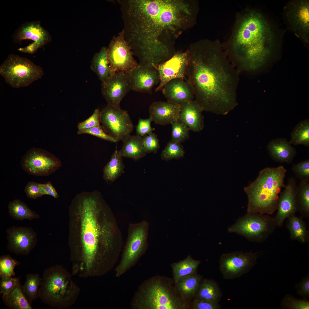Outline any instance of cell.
Instances as JSON below:
<instances>
[{
  "instance_id": "obj_1",
  "label": "cell",
  "mask_w": 309,
  "mask_h": 309,
  "mask_svg": "<svg viewBox=\"0 0 309 309\" xmlns=\"http://www.w3.org/2000/svg\"><path fill=\"white\" fill-rule=\"evenodd\" d=\"M70 209L78 216L79 239L70 246L72 273L83 278L98 276L122 243L116 219L98 191L78 194Z\"/></svg>"
},
{
  "instance_id": "obj_2",
  "label": "cell",
  "mask_w": 309,
  "mask_h": 309,
  "mask_svg": "<svg viewBox=\"0 0 309 309\" xmlns=\"http://www.w3.org/2000/svg\"><path fill=\"white\" fill-rule=\"evenodd\" d=\"M124 37L140 64L153 66L171 58L166 35L181 28L190 15L188 6L176 0L119 1Z\"/></svg>"
},
{
  "instance_id": "obj_3",
  "label": "cell",
  "mask_w": 309,
  "mask_h": 309,
  "mask_svg": "<svg viewBox=\"0 0 309 309\" xmlns=\"http://www.w3.org/2000/svg\"><path fill=\"white\" fill-rule=\"evenodd\" d=\"M188 52L186 78L203 110L225 115L237 106L239 72L219 41Z\"/></svg>"
},
{
  "instance_id": "obj_4",
  "label": "cell",
  "mask_w": 309,
  "mask_h": 309,
  "mask_svg": "<svg viewBox=\"0 0 309 309\" xmlns=\"http://www.w3.org/2000/svg\"><path fill=\"white\" fill-rule=\"evenodd\" d=\"M276 34L261 13L247 9L237 16L231 34L223 47L229 61L239 71L255 72L276 59Z\"/></svg>"
},
{
  "instance_id": "obj_5",
  "label": "cell",
  "mask_w": 309,
  "mask_h": 309,
  "mask_svg": "<svg viewBox=\"0 0 309 309\" xmlns=\"http://www.w3.org/2000/svg\"><path fill=\"white\" fill-rule=\"evenodd\" d=\"M287 171L282 165L265 168L255 181L244 188L248 200L247 212L271 215L277 210L279 193L286 185Z\"/></svg>"
},
{
  "instance_id": "obj_6",
  "label": "cell",
  "mask_w": 309,
  "mask_h": 309,
  "mask_svg": "<svg viewBox=\"0 0 309 309\" xmlns=\"http://www.w3.org/2000/svg\"><path fill=\"white\" fill-rule=\"evenodd\" d=\"M80 289L70 273L62 266L44 270L39 290V298L44 303L58 309L73 305L79 297Z\"/></svg>"
},
{
  "instance_id": "obj_7",
  "label": "cell",
  "mask_w": 309,
  "mask_h": 309,
  "mask_svg": "<svg viewBox=\"0 0 309 309\" xmlns=\"http://www.w3.org/2000/svg\"><path fill=\"white\" fill-rule=\"evenodd\" d=\"M0 74L10 86L18 88L41 78L43 72L41 67L27 58L11 54L0 66Z\"/></svg>"
},
{
  "instance_id": "obj_8",
  "label": "cell",
  "mask_w": 309,
  "mask_h": 309,
  "mask_svg": "<svg viewBox=\"0 0 309 309\" xmlns=\"http://www.w3.org/2000/svg\"><path fill=\"white\" fill-rule=\"evenodd\" d=\"M270 215L247 212L229 227L227 231L240 235L250 241L262 243L273 233L277 227L274 217Z\"/></svg>"
},
{
  "instance_id": "obj_9",
  "label": "cell",
  "mask_w": 309,
  "mask_h": 309,
  "mask_svg": "<svg viewBox=\"0 0 309 309\" xmlns=\"http://www.w3.org/2000/svg\"><path fill=\"white\" fill-rule=\"evenodd\" d=\"M171 285L157 280L151 283L145 293L144 303L150 309H185L189 305Z\"/></svg>"
},
{
  "instance_id": "obj_10",
  "label": "cell",
  "mask_w": 309,
  "mask_h": 309,
  "mask_svg": "<svg viewBox=\"0 0 309 309\" xmlns=\"http://www.w3.org/2000/svg\"><path fill=\"white\" fill-rule=\"evenodd\" d=\"M149 226V223L145 220L129 224L122 259L116 269L117 276L123 273L144 251L147 245Z\"/></svg>"
},
{
  "instance_id": "obj_11",
  "label": "cell",
  "mask_w": 309,
  "mask_h": 309,
  "mask_svg": "<svg viewBox=\"0 0 309 309\" xmlns=\"http://www.w3.org/2000/svg\"><path fill=\"white\" fill-rule=\"evenodd\" d=\"M283 17L290 30L307 46L309 43V2L292 0L285 6Z\"/></svg>"
},
{
  "instance_id": "obj_12",
  "label": "cell",
  "mask_w": 309,
  "mask_h": 309,
  "mask_svg": "<svg viewBox=\"0 0 309 309\" xmlns=\"http://www.w3.org/2000/svg\"><path fill=\"white\" fill-rule=\"evenodd\" d=\"M100 122L103 130L117 142L126 139L134 128L126 110L108 104L101 111Z\"/></svg>"
},
{
  "instance_id": "obj_13",
  "label": "cell",
  "mask_w": 309,
  "mask_h": 309,
  "mask_svg": "<svg viewBox=\"0 0 309 309\" xmlns=\"http://www.w3.org/2000/svg\"><path fill=\"white\" fill-rule=\"evenodd\" d=\"M262 252H235L222 255L219 260V269L224 279L238 278L247 273L257 263Z\"/></svg>"
},
{
  "instance_id": "obj_14",
  "label": "cell",
  "mask_w": 309,
  "mask_h": 309,
  "mask_svg": "<svg viewBox=\"0 0 309 309\" xmlns=\"http://www.w3.org/2000/svg\"><path fill=\"white\" fill-rule=\"evenodd\" d=\"M21 165L29 174L47 176L62 166L61 161L47 151L39 148L29 149L22 157Z\"/></svg>"
},
{
  "instance_id": "obj_15",
  "label": "cell",
  "mask_w": 309,
  "mask_h": 309,
  "mask_svg": "<svg viewBox=\"0 0 309 309\" xmlns=\"http://www.w3.org/2000/svg\"><path fill=\"white\" fill-rule=\"evenodd\" d=\"M123 29L114 36L108 47L110 66L112 73L122 71L127 72L137 64L131 49L126 41Z\"/></svg>"
},
{
  "instance_id": "obj_16",
  "label": "cell",
  "mask_w": 309,
  "mask_h": 309,
  "mask_svg": "<svg viewBox=\"0 0 309 309\" xmlns=\"http://www.w3.org/2000/svg\"><path fill=\"white\" fill-rule=\"evenodd\" d=\"M6 232L8 249L16 254H29L37 243V233L31 227L13 226Z\"/></svg>"
},
{
  "instance_id": "obj_17",
  "label": "cell",
  "mask_w": 309,
  "mask_h": 309,
  "mask_svg": "<svg viewBox=\"0 0 309 309\" xmlns=\"http://www.w3.org/2000/svg\"><path fill=\"white\" fill-rule=\"evenodd\" d=\"M188 52L175 53L169 59L153 67L157 70L160 82L156 92L162 90L165 85L175 79H186Z\"/></svg>"
},
{
  "instance_id": "obj_18",
  "label": "cell",
  "mask_w": 309,
  "mask_h": 309,
  "mask_svg": "<svg viewBox=\"0 0 309 309\" xmlns=\"http://www.w3.org/2000/svg\"><path fill=\"white\" fill-rule=\"evenodd\" d=\"M131 90L129 79L126 73L124 72L114 73L102 83V93L108 104L119 108H121V101Z\"/></svg>"
},
{
  "instance_id": "obj_19",
  "label": "cell",
  "mask_w": 309,
  "mask_h": 309,
  "mask_svg": "<svg viewBox=\"0 0 309 309\" xmlns=\"http://www.w3.org/2000/svg\"><path fill=\"white\" fill-rule=\"evenodd\" d=\"M126 73L131 90L135 92L151 94L153 88L160 82L158 73L153 66L138 63Z\"/></svg>"
},
{
  "instance_id": "obj_20",
  "label": "cell",
  "mask_w": 309,
  "mask_h": 309,
  "mask_svg": "<svg viewBox=\"0 0 309 309\" xmlns=\"http://www.w3.org/2000/svg\"><path fill=\"white\" fill-rule=\"evenodd\" d=\"M297 186L295 179L291 177L284 189L279 193L277 211L274 217L277 227H281L285 219L298 211L296 199Z\"/></svg>"
},
{
  "instance_id": "obj_21",
  "label": "cell",
  "mask_w": 309,
  "mask_h": 309,
  "mask_svg": "<svg viewBox=\"0 0 309 309\" xmlns=\"http://www.w3.org/2000/svg\"><path fill=\"white\" fill-rule=\"evenodd\" d=\"M181 104L168 102L156 101L149 106V117L155 124L162 125L171 124L179 120Z\"/></svg>"
},
{
  "instance_id": "obj_22",
  "label": "cell",
  "mask_w": 309,
  "mask_h": 309,
  "mask_svg": "<svg viewBox=\"0 0 309 309\" xmlns=\"http://www.w3.org/2000/svg\"><path fill=\"white\" fill-rule=\"evenodd\" d=\"M162 90L167 102L173 104H181L193 100L194 98L188 83L181 78L170 81L165 85Z\"/></svg>"
},
{
  "instance_id": "obj_23",
  "label": "cell",
  "mask_w": 309,
  "mask_h": 309,
  "mask_svg": "<svg viewBox=\"0 0 309 309\" xmlns=\"http://www.w3.org/2000/svg\"><path fill=\"white\" fill-rule=\"evenodd\" d=\"M203 110L195 100L181 104L179 120L184 123L191 130L199 132L204 127Z\"/></svg>"
},
{
  "instance_id": "obj_24",
  "label": "cell",
  "mask_w": 309,
  "mask_h": 309,
  "mask_svg": "<svg viewBox=\"0 0 309 309\" xmlns=\"http://www.w3.org/2000/svg\"><path fill=\"white\" fill-rule=\"evenodd\" d=\"M15 35V39L18 41L25 39L33 41L38 44L39 48L46 44L51 39L49 32L39 22L35 21L23 25L18 29Z\"/></svg>"
},
{
  "instance_id": "obj_25",
  "label": "cell",
  "mask_w": 309,
  "mask_h": 309,
  "mask_svg": "<svg viewBox=\"0 0 309 309\" xmlns=\"http://www.w3.org/2000/svg\"><path fill=\"white\" fill-rule=\"evenodd\" d=\"M268 153L274 161L290 164L296 154L295 148L285 138H277L271 140L266 146Z\"/></svg>"
},
{
  "instance_id": "obj_26",
  "label": "cell",
  "mask_w": 309,
  "mask_h": 309,
  "mask_svg": "<svg viewBox=\"0 0 309 309\" xmlns=\"http://www.w3.org/2000/svg\"><path fill=\"white\" fill-rule=\"evenodd\" d=\"M202 276L197 274L180 278L175 284V290L185 300L195 297L197 292Z\"/></svg>"
},
{
  "instance_id": "obj_27",
  "label": "cell",
  "mask_w": 309,
  "mask_h": 309,
  "mask_svg": "<svg viewBox=\"0 0 309 309\" xmlns=\"http://www.w3.org/2000/svg\"><path fill=\"white\" fill-rule=\"evenodd\" d=\"M142 137L138 135H130L123 142L119 150L122 157L128 158L137 161L145 156L146 153L142 143Z\"/></svg>"
},
{
  "instance_id": "obj_28",
  "label": "cell",
  "mask_w": 309,
  "mask_h": 309,
  "mask_svg": "<svg viewBox=\"0 0 309 309\" xmlns=\"http://www.w3.org/2000/svg\"><path fill=\"white\" fill-rule=\"evenodd\" d=\"M2 298L4 304L9 309H32L23 292L19 279L11 291L7 294L2 295Z\"/></svg>"
},
{
  "instance_id": "obj_29",
  "label": "cell",
  "mask_w": 309,
  "mask_h": 309,
  "mask_svg": "<svg viewBox=\"0 0 309 309\" xmlns=\"http://www.w3.org/2000/svg\"><path fill=\"white\" fill-rule=\"evenodd\" d=\"M302 216L298 217L296 214L289 217L286 228L289 231L291 240H296L302 243L309 242V232L306 225Z\"/></svg>"
},
{
  "instance_id": "obj_30",
  "label": "cell",
  "mask_w": 309,
  "mask_h": 309,
  "mask_svg": "<svg viewBox=\"0 0 309 309\" xmlns=\"http://www.w3.org/2000/svg\"><path fill=\"white\" fill-rule=\"evenodd\" d=\"M91 63V69L96 74L102 82L108 80L113 73L109 65L108 47H102L99 52L95 54Z\"/></svg>"
},
{
  "instance_id": "obj_31",
  "label": "cell",
  "mask_w": 309,
  "mask_h": 309,
  "mask_svg": "<svg viewBox=\"0 0 309 309\" xmlns=\"http://www.w3.org/2000/svg\"><path fill=\"white\" fill-rule=\"evenodd\" d=\"M222 296L218 283L212 279L201 280L195 297L197 300L219 302Z\"/></svg>"
},
{
  "instance_id": "obj_32",
  "label": "cell",
  "mask_w": 309,
  "mask_h": 309,
  "mask_svg": "<svg viewBox=\"0 0 309 309\" xmlns=\"http://www.w3.org/2000/svg\"><path fill=\"white\" fill-rule=\"evenodd\" d=\"M119 151L116 149L103 170V178L107 183H112L124 172L125 166Z\"/></svg>"
},
{
  "instance_id": "obj_33",
  "label": "cell",
  "mask_w": 309,
  "mask_h": 309,
  "mask_svg": "<svg viewBox=\"0 0 309 309\" xmlns=\"http://www.w3.org/2000/svg\"><path fill=\"white\" fill-rule=\"evenodd\" d=\"M8 208L10 216L15 219L32 220L40 218L38 214L31 210L26 204L19 199L10 201Z\"/></svg>"
},
{
  "instance_id": "obj_34",
  "label": "cell",
  "mask_w": 309,
  "mask_h": 309,
  "mask_svg": "<svg viewBox=\"0 0 309 309\" xmlns=\"http://www.w3.org/2000/svg\"><path fill=\"white\" fill-rule=\"evenodd\" d=\"M200 261L194 260L190 255L182 261L171 265L175 283L181 278L196 274Z\"/></svg>"
},
{
  "instance_id": "obj_35",
  "label": "cell",
  "mask_w": 309,
  "mask_h": 309,
  "mask_svg": "<svg viewBox=\"0 0 309 309\" xmlns=\"http://www.w3.org/2000/svg\"><path fill=\"white\" fill-rule=\"evenodd\" d=\"M298 211L301 216L309 217V180L300 181L296 195Z\"/></svg>"
},
{
  "instance_id": "obj_36",
  "label": "cell",
  "mask_w": 309,
  "mask_h": 309,
  "mask_svg": "<svg viewBox=\"0 0 309 309\" xmlns=\"http://www.w3.org/2000/svg\"><path fill=\"white\" fill-rule=\"evenodd\" d=\"M42 280L39 274H29L26 276V280L22 286L23 292L29 302L39 298V290Z\"/></svg>"
},
{
  "instance_id": "obj_37",
  "label": "cell",
  "mask_w": 309,
  "mask_h": 309,
  "mask_svg": "<svg viewBox=\"0 0 309 309\" xmlns=\"http://www.w3.org/2000/svg\"><path fill=\"white\" fill-rule=\"evenodd\" d=\"M289 142L295 145L303 144L309 146V120L307 119L300 122L294 127L291 134Z\"/></svg>"
},
{
  "instance_id": "obj_38",
  "label": "cell",
  "mask_w": 309,
  "mask_h": 309,
  "mask_svg": "<svg viewBox=\"0 0 309 309\" xmlns=\"http://www.w3.org/2000/svg\"><path fill=\"white\" fill-rule=\"evenodd\" d=\"M185 153L183 147L181 143L171 140L162 150L161 157L162 160L166 161L179 159L183 157Z\"/></svg>"
},
{
  "instance_id": "obj_39",
  "label": "cell",
  "mask_w": 309,
  "mask_h": 309,
  "mask_svg": "<svg viewBox=\"0 0 309 309\" xmlns=\"http://www.w3.org/2000/svg\"><path fill=\"white\" fill-rule=\"evenodd\" d=\"M20 264L9 255H3L0 257V277L14 276V268Z\"/></svg>"
},
{
  "instance_id": "obj_40",
  "label": "cell",
  "mask_w": 309,
  "mask_h": 309,
  "mask_svg": "<svg viewBox=\"0 0 309 309\" xmlns=\"http://www.w3.org/2000/svg\"><path fill=\"white\" fill-rule=\"evenodd\" d=\"M172 126V140L180 143L184 142L189 137V128L179 120L171 124Z\"/></svg>"
},
{
  "instance_id": "obj_41",
  "label": "cell",
  "mask_w": 309,
  "mask_h": 309,
  "mask_svg": "<svg viewBox=\"0 0 309 309\" xmlns=\"http://www.w3.org/2000/svg\"><path fill=\"white\" fill-rule=\"evenodd\" d=\"M280 307L282 309H309V301L307 299H298L287 294L281 301Z\"/></svg>"
},
{
  "instance_id": "obj_42",
  "label": "cell",
  "mask_w": 309,
  "mask_h": 309,
  "mask_svg": "<svg viewBox=\"0 0 309 309\" xmlns=\"http://www.w3.org/2000/svg\"><path fill=\"white\" fill-rule=\"evenodd\" d=\"M142 140L143 148L146 153H156L160 148L157 136L153 132L142 137Z\"/></svg>"
},
{
  "instance_id": "obj_43",
  "label": "cell",
  "mask_w": 309,
  "mask_h": 309,
  "mask_svg": "<svg viewBox=\"0 0 309 309\" xmlns=\"http://www.w3.org/2000/svg\"><path fill=\"white\" fill-rule=\"evenodd\" d=\"M292 170L296 177L300 181L309 180V160L293 164Z\"/></svg>"
},
{
  "instance_id": "obj_44",
  "label": "cell",
  "mask_w": 309,
  "mask_h": 309,
  "mask_svg": "<svg viewBox=\"0 0 309 309\" xmlns=\"http://www.w3.org/2000/svg\"><path fill=\"white\" fill-rule=\"evenodd\" d=\"M77 132L78 134H88L108 141L117 142L115 138L105 132L100 125L90 128L78 130Z\"/></svg>"
},
{
  "instance_id": "obj_45",
  "label": "cell",
  "mask_w": 309,
  "mask_h": 309,
  "mask_svg": "<svg viewBox=\"0 0 309 309\" xmlns=\"http://www.w3.org/2000/svg\"><path fill=\"white\" fill-rule=\"evenodd\" d=\"M100 113L99 109H96L89 118L78 123V130L90 128L100 125Z\"/></svg>"
},
{
  "instance_id": "obj_46",
  "label": "cell",
  "mask_w": 309,
  "mask_h": 309,
  "mask_svg": "<svg viewBox=\"0 0 309 309\" xmlns=\"http://www.w3.org/2000/svg\"><path fill=\"white\" fill-rule=\"evenodd\" d=\"M24 191L29 198L35 199L43 195L41 184L34 182H29L26 185Z\"/></svg>"
},
{
  "instance_id": "obj_47",
  "label": "cell",
  "mask_w": 309,
  "mask_h": 309,
  "mask_svg": "<svg viewBox=\"0 0 309 309\" xmlns=\"http://www.w3.org/2000/svg\"><path fill=\"white\" fill-rule=\"evenodd\" d=\"M152 121V118L150 117L146 119L139 118L136 127L137 135L142 137L152 132L155 129L151 126V122Z\"/></svg>"
},
{
  "instance_id": "obj_48",
  "label": "cell",
  "mask_w": 309,
  "mask_h": 309,
  "mask_svg": "<svg viewBox=\"0 0 309 309\" xmlns=\"http://www.w3.org/2000/svg\"><path fill=\"white\" fill-rule=\"evenodd\" d=\"M19 279L18 278L11 276L1 278L0 281V294L2 295L9 294L14 288Z\"/></svg>"
},
{
  "instance_id": "obj_49",
  "label": "cell",
  "mask_w": 309,
  "mask_h": 309,
  "mask_svg": "<svg viewBox=\"0 0 309 309\" xmlns=\"http://www.w3.org/2000/svg\"><path fill=\"white\" fill-rule=\"evenodd\" d=\"M295 287L298 294L308 299L309 297V274L303 278L300 282L296 284Z\"/></svg>"
},
{
  "instance_id": "obj_50",
  "label": "cell",
  "mask_w": 309,
  "mask_h": 309,
  "mask_svg": "<svg viewBox=\"0 0 309 309\" xmlns=\"http://www.w3.org/2000/svg\"><path fill=\"white\" fill-rule=\"evenodd\" d=\"M192 306L193 309H219L221 308L219 302L199 300L195 298Z\"/></svg>"
},
{
  "instance_id": "obj_51",
  "label": "cell",
  "mask_w": 309,
  "mask_h": 309,
  "mask_svg": "<svg viewBox=\"0 0 309 309\" xmlns=\"http://www.w3.org/2000/svg\"><path fill=\"white\" fill-rule=\"evenodd\" d=\"M41 187L44 195H50L55 198L59 197L56 190L50 182L49 181L45 184H41Z\"/></svg>"
},
{
  "instance_id": "obj_52",
  "label": "cell",
  "mask_w": 309,
  "mask_h": 309,
  "mask_svg": "<svg viewBox=\"0 0 309 309\" xmlns=\"http://www.w3.org/2000/svg\"><path fill=\"white\" fill-rule=\"evenodd\" d=\"M39 48V47L38 44L34 42L27 46L20 48L18 50L22 52L33 54Z\"/></svg>"
}]
</instances>
